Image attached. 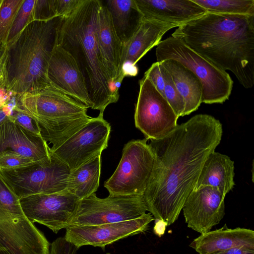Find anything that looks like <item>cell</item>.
<instances>
[{
	"instance_id": "obj_1",
	"label": "cell",
	"mask_w": 254,
	"mask_h": 254,
	"mask_svg": "<svg viewBox=\"0 0 254 254\" xmlns=\"http://www.w3.org/2000/svg\"><path fill=\"white\" fill-rule=\"evenodd\" d=\"M222 133L218 120L199 114L178 125L164 137L150 140L155 164L143 197L147 211L156 220H161L168 226L177 220Z\"/></svg>"
},
{
	"instance_id": "obj_2",
	"label": "cell",
	"mask_w": 254,
	"mask_h": 254,
	"mask_svg": "<svg viewBox=\"0 0 254 254\" xmlns=\"http://www.w3.org/2000/svg\"><path fill=\"white\" fill-rule=\"evenodd\" d=\"M226 71L245 88L254 84V15L213 14L182 25L172 34Z\"/></svg>"
},
{
	"instance_id": "obj_3",
	"label": "cell",
	"mask_w": 254,
	"mask_h": 254,
	"mask_svg": "<svg viewBox=\"0 0 254 254\" xmlns=\"http://www.w3.org/2000/svg\"><path fill=\"white\" fill-rule=\"evenodd\" d=\"M100 0H84L69 17L62 18L57 44L75 60L84 77L91 109L103 114L119 97L118 87L111 80L99 49L97 28Z\"/></svg>"
},
{
	"instance_id": "obj_4",
	"label": "cell",
	"mask_w": 254,
	"mask_h": 254,
	"mask_svg": "<svg viewBox=\"0 0 254 254\" xmlns=\"http://www.w3.org/2000/svg\"><path fill=\"white\" fill-rule=\"evenodd\" d=\"M62 18L33 21L6 46V89L15 95L51 87L47 72Z\"/></svg>"
},
{
	"instance_id": "obj_5",
	"label": "cell",
	"mask_w": 254,
	"mask_h": 254,
	"mask_svg": "<svg viewBox=\"0 0 254 254\" xmlns=\"http://www.w3.org/2000/svg\"><path fill=\"white\" fill-rule=\"evenodd\" d=\"M16 108L37 123L52 151L90 121L88 108L52 87L17 95Z\"/></svg>"
},
{
	"instance_id": "obj_6",
	"label": "cell",
	"mask_w": 254,
	"mask_h": 254,
	"mask_svg": "<svg viewBox=\"0 0 254 254\" xmlns=\"http://www.w3.org/2000/svg\"><path fill=\"white\" fill-rule=\"evenodd\" d=\"M157 62L173 59L191 71L202 86V103L222 104L229 99L233 81L226 71L190 48L182 40L171 36L157 45Z\"/></svg>"
},
{
	"instance_id": "obj_7",
	"label": "cell",
	"mask_w": 254,
	"mask_h": 254,
	"mask_svg": "<svg viewBox=\"0 0 254 254\" xmlns=\"http://www.w3.org/2000/svg\"><path fill=\"white\" fill-rule=\"evenodd\" d=\"M147 140H132L125 145L118 166L104 183L109 194L143 195L155 164V157Z\"/></svg>"
},
{
	"instance_id": "obj_8",
	"label": "cell",
	"mask_w": 254,
	"mask_h": 254,
	"mask_svg": "<svg viewBox=\"0 0 254 254\" xmlns=\"http://www.w3.org/2000/svg\"><path fill=\"white\" fill-rule=\"evenodd\" d=\"M70 171L66 164L51 153L48 158L18 168L0 170V173L20 198L64 190Z\"/></svg>"
},
{
	"instance_id": "obj_9",
	"label": "cell",
	"mask_w": 254,
	"mask_h": 254,
	"mask_svg": "<svg viewBox=\"0 0 254 254\" xmlns=\"http://www.w3.org/2000/svg\"><path fill=\"white\" fill-rule=\"evenodd\" d=\"M147 211L143 195L109 194L100 198L93 193L79 200L69 226L99 225L130 220L140 217Z\"/></svg>"
},
{
	"instance_id": "obj_10",
	"label": "cell",
	"mask_w": 254,
	"mask_h": 254,
	"mask_svg": "<svg viewBox=\"0 0 254 254\" xmlns=\"http://www.w3.org/2000/svg\"><path fill=\"white\" fill-rule=\"evenodd\" d=\"M179 117L152 82L144 77L139 81V91L134 113L136 128L147 140L159 139L177 127Z\"/></svg>"
},
{
	"instance_id": "obj_11",
	"label": "cell",
	"mask_w": 254,
	"mask_h": 254,
	"mask_svg": "<svg viewBox=\"0 0 254 254\" xmlns=\"http://www.w3.org/2000/svg\"><path fill=\"white\" fill-rule=\"evenodd\" d=\"M110 132V124L99 114L59 147L50 151L73 170L101 155L108 147Z\"/></svg>"
},
{
	"instance_id": "obj_12",
	"label": "cell",
	"mask_w": 254,
	"mask_h": 254,
	"mask_svg": "<svg viewBox=\"0 0 254 254\" xmlns=\"http://www.w3.org/2000/svg\"><path fill=\"white\" fill-rule=\"evenodd\" d=\"M25 216L57 233L67 228L79 199L65 190L55 193L36 194L19 198Z\"/></svg>"
},
{
	"instance_id": "obj_13",
	"label": "cell",
	"mask_w": 254,
	"mask_h": 254,
	"mask_svg": "<svg viewBox=\"0 0 254 254\" xmlns=\"http://www.w3.org/2000/svg\"><path fill=\"white\" fill-rule=\"evenodd\" d=\"M149 212L136 219L99 225L69 226L65 229L64 238L78 249L90 245L105 247L119 240L146 231L149 223L154 220Z\"/></svg>"
},
{
	"instance_id": "obj_14",
	"label": "cell",
	"mask_w": 254,
	"mask_h": 254,
	"mask_svg": "<svg viewBox=\"0 0 254 254\" xmlns=\"http://www.w3.org/2000/svg\"><path fill=\"white\" fill-rule=\"evenodd\" d=\"M225 196L211 186L194 189L182 208L188 227L201 234L210 231L224 217Z\"/></svg>"
},
{
	"instance_id": "obj_15",
	"label": "cell",
	"mask_w": 254,
	"mask_h": 254,
	"mask_svg": "<svg viewBox=\"0 0 254 254\" xmlns=\"http://www.w3.org/2000/svg\"><path fill=\"white\" fill-rule=\"evenodd\" d=\"M47 76L52 87L91 108L84 77L75 60L57 43L49 62Z\"/></svg>"
},
{
	"instance_id": "obj_16",
	"label": "cell",
	"mask_w": 254,
	"mask_h": 254,
	"mask_svg": "<svg viewBox=\"0 0 254 254\" xmlns=\"http://www.w3.org/2000/svg\"><path fill=\"white\" fill-rule=\"evenodd\" d=\"M143 20L183 25L206 13L192 0H134Z\"/></svg>"
},
{
	"instance_id": "obj_17",
	"label": "cell",
	"mask_w": 254,
	"mask_h": 254,
	"mask_svg": "<svg viewBox=\"0 0 254 254\" xmlns=\"http://www.w3.org/2000/svg\"><path fill=\"white\" fill-rule=\"evenodd\" d=\"M176 27L174 25L155 20H143L139 28L124 47L122 67V78L137 73L136 63L151 49L157 46L164 34Z\"/></svg>"
},
{
	"instance_id": "obj_18",
	"label": "cell",
	"mask_w": 254,
	"mask_h": 254,
	"mask_svg": "<svg viewBox=\"0 0 254 254\" xmlns=\"http://www.w3.org/2000/svg\"><path fill=\"white\" fill-rule=\"evenodd\" d=\"M11 150L37 162L50 156V147L41 136L28 131L7 116L0 122V154Z\"/></svg>"
},
{
	"instance_id": "obj_19",
	"label": "cell",
	"mask_w": 254,
	"mask_h": 254,
	"mask_svg": "<svg viewBox=\"0 0 254 254\" xmlns=\"http://www.w3.org/2000/svg\"><path fill=\"white\" fill-rule=\"evenodd\" d=\"M100 1L97 28L98 45L105 68L113 83L118 87L123 79L122 62L124 46L116 33L107 7Z\"/></svg>"
},
{
	"instance_id": "obj_20",
	"label": "cell",
	"mask_w": 254,
	"mask_h": 254,
	"mask_svg": "<svg viewBox=\"0 0 254 254\" xmlns=\"http://www.w3.org/2000/svg\"><path fill=\"white\" fill-rule=\"evenodd\" d=\"M190 246L199 254H211L234 247L247 246L254 248V231L246 228L223 227L201 234Z\"/></svg>"
},
{
	"instance_id": "obj_21",
	"label": "cell",
	"mask_w": 254,
	"mask_h": 254,
	"mask_svg": "<svg viewBox=\"0 0 254 254\" xmlns=\"http://www.w3.org/2000/svg\"><path fill=\"white\" fill-rule=\"evenodd\" d=\"M234 164V162L227 155L212 152L203 164L194 189L211 186L226 195L235 185Z\"/></svg>"
},
{
	"instance_id": "obj_22",
	"label": "cell",
	"mask_w": 254,
	"mask_h": 254,
	"mask_svg": "<svg viewBox=\"0 0 254 254\" xmlns=\"http://www.w3.org/2000/svg\"><path fill=\"white\" fill-rule=\"evenodd\" d=\"M159 62L169 73L184 98L185 108L183 116L196 111L202 103V86L198 77L176 60L167 59Z\"/></svg>"
},
{
	"instance_id": "obj_23",
	"label": "cell",
	"mask_w": 254,
	"mask_h": 254,
	"mask_svg": "<svg viewBox=\"0 0 254 254\" xmlns=\"http://www.w3.org/2000/svg\"><path fill=\"white\" fill-rule=\"evenodd\" d=\"M116 33L123 45L126 46L143 21V16L134 0H105Z\"/></svg>"
},
{
	"instance_id": "obj_24",
	"label": "cell",
	"mask_w": 254,
	"mask_h": 254,
	"mask_svg": "<svg viewBox=\"0 0 254 254\" xmlns=\"http://www.w3.org/2000/svg\"><path fill=\"white\" fill-rule=\"evenodd\" d=\"M101 167L100 155L71 170L65 190L79 200L95 193L99 187Z\"/></svg>"
},
{
	"instance_id": "obj_25",
	"label": "cell",
	"mask_w": 254,
	"mask_h": 254,
	"mask_svg": "<svg viewBox=\"0 0 254 254\" xmlns=\"http://www.w3.org/2000/svg\"><path fill=\"white\" fill-rule=\"evenodd\" d=\"M207 13L254 15V0H192Z\"/></svg>"
},
{
	"instance_id": "obj_26",
	"label": "cell",
	"mask_w": 254,
	"mask_h": 254,
	"mask_svg": "<svg viewBox=\"0 0 254 254\" xmlns=\"http://www.w3.org/2000/svg\"><path fill=\"white\" fill-rule=\"evenodd\" d=\"M24 0L0 1V49L6 48L13 21Z\"/></svg>"
},
{
	"instance_id": "obj_27",
	"label": "cell",
	"mask_w": 254,
	"mask_h": 254,
	"mask_svg": "<svg viewBox=\"0 0 254 254\" xmlns=\"http://www.w3.org/2000/svg\"><path fill=\"white\" fill-rule=\"evenodd\" d=\"M35 2V0H24L12 24L7 39L6 46L14 42L24 29L33 21V12Z\"/></svg>"
},
{
	"instance_id": "obj_28",
	"label": "cell",
	"mask_w": 254,
	"mask_h": 254,
	"mask_svg": "<svg viewBox=\"0 0 254 254\" xmlns=\"http://www.w3.org/2000/svg\"><path fill=\"white\" fill-rule=\"evenodd\" d=\"M159 63L165 83L164 97L175 114L179 117L183 116L185 108L184 98L176 87L169 73L160 62Z\"/></svg>"
},
{
	"instance_id": "obj_29",
	"label": "cell",
	"mask_w": 254,
	"mask_h": 254,
	"mask_svg": "<svg viewBox=\"0 0 254 254\" xmlns=\"http://www.w3.org/2000/svg\"><path fill=\"white\" fill-rule=\"evenodd\" d=\"M57 17L56 0H35L33 21H47Z\"/></svg>"
},
{
	"instance_id": "obj_30",
	"label": "cell",
	"mask_w": 254,
	"mask_h": 254,
	"mask_svg": "<svg viewBox=\"0 0 254 254\" xmlns=\"http://www.w3.org/2000/svg\"><path fill=\"white\" fill-rule=\"evenodd\" d=\"M33 162L31 158L11 150H5L0 154V170L14 169Z\"/></svg>"
},
{
	"instance_id": "obj_31",
	"label": "cell",
	"mask_w": 254,
	"mask_h": 254,
	"mask_svg": "<svg viewBox=\"0 0 254 254\" xmlns=\"http://www.w3.org/2000/svg\"><path fill=\"white\" fill-rule=\"evenodd\" d=\"M8 117L13 122L30 133L41 136L37 123L29 116L18 110L16 107L12 115Z\"/></svg>"
},
{
	"instance_id": "obj_32",
	"label": "cell",
	"mask_w": 254,
	"mask_h": 254,
	"mask_svg": "<svg viewBox=\"0 0 254 254\" xmlns=\"http://www.w3.org/2000/svg\"><path fill=\"white\" fill-rule=\"evenodd\" d=\"M144 77H147L159 93L164 96L165 83L159 62L153 63L145 72Z\"/></svg>"
},
{
	"instance_id": "obj_33",
	"label": "cell",
	"mask_w": 254,
	"mask_h": 254,
	"mask_svg": "<svg viewBox=\"0 0 254 254\" xmlns=\"http://www.w3.org/2000/svg\"><path fill=\"white\" fill-rule=\"evenodd\" d=\"M84 0H56L57 17L66 18L79 7Z\"/></svg>"
},
{
	"instance_id": "obj_34",
	"label": "cell",
	"mask_w": 254,
	"mask_h": 254,
	"mask_svg": "<svg viewBox=\"0 0 254 254\" xmlns=\"http://www.w3.org/2000/svg\"><path fill=\"white\" fill-rule=\"evenodd\" d=\"M77 250L64 237H59L52 243L49 254H76Z\"/></svg>"
},
{
	"instance_id": "obj_35",
	"label": "cell",
	"mask_w": 254,
	"mask_h": 254,
	"mask_svg": "<svg viewBox=\"0 0 254 254\" xmlns=\"http://www.w3.org/2000/svg\"><path fill=\"white\" fill-rule=\"evenodd\" d=\"M211 254H254V248L247 246H239Z\"/></svg>"
},
{
	"instance_id": "obj_36",
	"label": "cell",
	"mask_w": 254,
	"mask_h": 254,
	"mask_svg": "<svg viewBox=\"0 0 254 254\" xmlns=\"http://www.w3.org/2000/svg\"><path fill=\"white\" fill-rule=\"evenodd\" d=\"M153 228V231L155 235L159 237L162 236L165 231L167 223L161 220H157Z\"/></svg>"
},
{
	"instance_id": "obj_37",
	"label": "cell",
	"mask_w": 254,
	"mask_h": 254,
	"mask_svg": "<svg viewBox=\"0 0 254 254\" xmlns=\"http://www.w3.org/2000/svg\"><path fill=\"white\" fill-rule=\"evenodd\" d=\"M4 60L5 57L2 62L0 64V88H6Z\"/></svg>"
},
{
	"instance_id": "obj_38",
	"label": "cell",
	"mask_w": 254,
	"mask_h": 254,
	"mask_svg": "<svg viewBox=\"0 0 254 254\" xmlns=\"http://www.w3.org/2000/svg\"><path fill=\"white\" fill-rule=\"evenodd\" d=\"M12 114V111L7 105L0 107V122L3 120L7 116H10Z\"/></svg>"
},
{
	"instance_id": "obj_39",
	"label": "cell",
	"mask_w": 254,
	"mask_h": 254,
	"mask_svg": "<svg viewBox=\"0 0 254 254\" xmlns=\"http://www.w3.org/2000/svg\"><path fill=\"white\" fill-rule=\"evenodd\" d=\"M6 48H0V64L3 61L5 55V52H6Z\"/></svg>"
},
{
	"instance_id": "obj_40",
	"label": "cell",
	"mask_w": 254,
	"mask_h": 254,
	"mask_svg": "<svg viewBox=\"0 0 254 254\" xmlns=\"http://www.w3.org/2000/svg\"><path fill=\"white\" fill-rule=\"evenodd\" d=\"M106 254H110V253H107Z\"/></svg>"
}]
</instances>
